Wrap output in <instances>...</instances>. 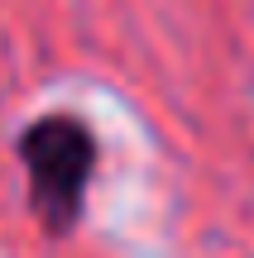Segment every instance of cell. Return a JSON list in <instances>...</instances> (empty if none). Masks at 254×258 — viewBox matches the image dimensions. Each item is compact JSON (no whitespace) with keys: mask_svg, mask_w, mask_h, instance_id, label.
Returning <instances> with one entry per match:
<instances>
[{"mask_svg":"<svg viewBox=\"0 0 254 258\" xmlns=\"http://www.w3.org/2000/svg\"><path fill=\"white\" fill-rule=\"evenodd\" d=\"M15 153L24 163L29 177V206H34L38 225H43L53 239L72 234V225L82 220L86 206V186L96 172V134L82 115H38L19 129Z\"/></svg>","mask_w":254,"mask_h":258,"instance_id":"6da1fadb","label":"cell"}]
</instances>
